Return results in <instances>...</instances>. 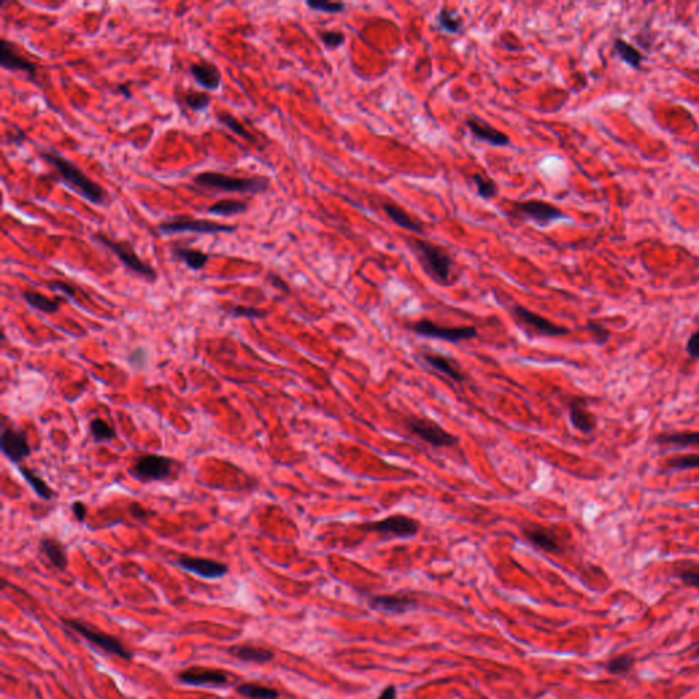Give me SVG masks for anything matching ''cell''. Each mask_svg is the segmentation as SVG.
<instances>
[{
  "label": "cell",
  "mask_w": 699,
  "mask_h": 699,
  "mask_svg": "<svg viewBox=\"0 0 699 699\" xmlns=\"http://www.w3.org/2000/svg\"><path fill=\"white\" fill-rule=\"evenodd\" d=\"M248 211H249V204L243 200H235V198L219 200L207 209V212L209 215L218 216V218H232V216L243 215Z\"/></svg>",
  "instance_id": "obj_28"
},
{
  "label": "cell",
  "mask_w": 699,
  "mask_h": 699,
  "mask_svg": "<svg viewBox=\"0 0 699 699\" xmlns=\"http://www.w3.org/2000/svg\"><path fill=\"white\" fill-rule=\"evenodd\" d=\"M405 426L411 435L435 448H451L458 444V437L448 433L433 419L411 417L405 419Z\"/></svg>",
  "instance_id": "obj_10"
},
{
  "label": "cell",
  "mask_w": 699,
  "mask_h": 699,
  "mask_svg": "<svg viewBox=\"0 0 699 699\" xmlns=\"http://www.w3.org/2000/svg\"><path fill=\"white\" fill-rule=\"evenodd\" d=\"M225 313L234 319H249V320H257L266 317L268 312L257 309L253 306H242V305H232L225 307Z\"/></svg>",
  "instance_id": "obj_40"
},
{
  "label": "cell",
  "mask_w": 699,
  "mask_h": 699,
  "mask_svg": "<svg viewBox=\"0 0 699 699\" xmlns=\"http://www.w3.org/2000/svg\"><path fill=\"white\" fill-rule=\"evenodd\" d=\"M656 444L672 448H689L699 445V432H675V433H660L656 439Z\"/></svg>",
  "instance_id": "obj_30"
},
{
  "label": "cell",
  "mask_w": 699,
  "mask_h": 699,
  "mask_svg": "<svg viewBox=\"0 0 699 699\" xmlns=\"http://www.w3.org/2000/svg\"><path fill=\"white\" fill-rule=\"evenodd\" d=\"M147 360V353L145 351V348L140 347L137 348L136 351L131 353V357H130V362L136 367V368H143L145 365Z\"/></svg>",
  "instance_id": "obj_48"
},
{
  "label": "cell",
  "mask_w": 699,
  "mask_h": 699,
  "mask_svg": "<svg viewBox=\"0 0 699 699\" xmlns=\"http://www.w3.org/2000/svg\"><path fill=\"white\" fill-rule=\"evenodd\" d=\"M510 314L515 320L516 324L524 328L530 333H536L540 336H547V337H557V336H565L570 333V330L561 326H557L552 323L551 320L543 317L541 314L534 313L533 310L514 303L510 306Z\"/></svg>",
  "instance_id": "obj_9"
},
{
  "label": "cell",
  "mask_w": 699,
  "mask_h": 699,
  "mask_svg": "<svg viewBox=\"0 0 699 699\" xmlns=\"http://www.w3.org/2000/svg\"><path fill=\"white\" fill-rule=\"evenodd\" d=\"M686 351L691 358L699 360V330H697L689 337L687 344H686Z\"/></svg>",
  "instance_id": "obj_46"
},
{
  "label": "cell",
  "mask_w": 699,
  "mask_h": 699,
  "mask_svg": "<svg viewBox=\"0 0 699 699\" xmlns=\"http://www.w3.org/2000/svg\"><path fill=\"white\" fill-rule=\"evenodd\" d=\"M522 533L526 537V540L537 549L552 554L564 553L565 548L561 538L557 536L554 530L547 526L537 523H526L522 526Z\"/></svg>",
  "instance_id": "obj_14"
},
{
  "label": "cell",
  "mask_w": 699,
  "mask_h": 699,
  "mask_svg": "<svg viewBox=\"0 0 699 699\" xmlns=\"http://www.w3.org/2000/svg\"><path fill=\"white\" fill-rule=\"evenodd\" d=\"M697 656H698V657H699V649H698V650H697Z\"/></svg>",
  "instance_id": "obj_53"
},
{
  "label": "cell",
  "mask_w": 699,
  "mask_h": 699,
  "mask_svg": "<svg viewBox=\"0 0 699 699\" xmlns=\"http://www.w3.org/2000/svg\"><path fill=\"white\" fill-rule=\"evenodd\" d=\"M422 360L425 361V364L428 367H431L436 371L447 376L448 378H451L455 383L460 384L466 378L465 373L458 368V365L451 358H448L445 355L436 354V353H425V354H422Z\"/></svg>",
  "instance_id": "obj_26"
},
{
  "label": "cell",
  "mask_w": 699,
  "mask_h": 699,
  "mask_svg": "<svg viewBox=\"0 0 699 699\" xmlns=\"http://www.w3.org/2000/svg\"><path fill=\"white\" fill-rule=\"evenodd\" d=\"M0 448L1 453L14 465H19L32 453V448L28 442L26 433L24 431L15 429L13 425L6 426L3 424Z\"/></svg>",
  "instance_id": "obj_13"
},
{
  "label": "cell",
  "mask_w": 699,
  "mask_h": 699,
  "mask_svg": "<svg viewBox=\"0 0 699 699\" xmlns=\"http://www.w3.org/2000/svg\"><path fill=\"white\" fill-rule=\"evenodd\" d=\"M48 289L54 290V291H61L63 294L66 295L67 298H74L75 294H77V290L75 287H73L72 284L66 283V282H61V280H54V282H49L48 284Z\"/></svg>",
  "instance_id": "obj_45"
},
{
  "label": "cell",
  "mask_w": 699,
  "mask_h": 699,
  "mask_svg": "<svg viewBox=\"0 0 699 699\" xmlns=\"http://www.w3.org/2000/svg\"><path fill=\"white\" fill-rule=\"evenodd\" d=\"M472 181L476 184L477 194L482 200H493L497 195V193H499L497 184L492 178H489L488 175L473 174Z\"/></svg>",
  "instance_id": "obj_38"
},
{
  "label": "cell",
  "mask_w": 699,
  "mask_h": 699,
  "mask_svg": "<svg viewBox=\"0 0 699 699\" xmlns=\"http://www.w3.org/2000/svg\"><path fill=\"white\" fill-rule=\"evenodd\" d=\"M118 90H119V93H122L124 97H127V99H130V97H131V92H130V89H129V86H127V85H119Z\"/></svg>",
  "instance_id": "obj_52"
},
{
  "label": "cell",
  "mask_w": 699,
  "mask_h": 699,
  "mask_svg": "<svg viewBox=\"0 0 699 699\" xmlns=\"http://www.w3.org/2000/svg\"><path fill=\"white\" fill-rule=\"evenodd\" d=\"M405 243L431 280L439 286L453 284L456 262L447 248L428 239L412 236L405 238Z\"/></svg>",
  "instance_id": "obj_2"
},
{
  "label": "cell",
  "mask_w": 699,
  "mask_h": 699,
  "mask_svg": "<svg viewBox=\"0 0 699 699\" xmlns=\"http://www.w3.org/2000/svg\"><path fill=\"white\" fill-rule=\"evenodd\" d=\"M160 235H175L182 232L194 234H234L238 227L234 224H225L219 221L194 219L190 216H177L171 220L161 221L157 227Z\"/></svg>",
  "instance_id": "obj_7"
},
{
  "label": "cell",
  "mask_w": 699,
  "mask_h": 699,
  "mask_svg": "<svg viewBox=\"0 0 699 699\" xmlns=\"http://www.w3.org/2000/svg\"><path fill=\"white\" fill-rule=\"evenodd\" d=\"M369 605L377 612L405 613L418 606V601L405 594H383L369 598Z\"/></svg>",
  "instance_id": "obj_19"
},
{
  "label": "cell",
  "mask_w": 699,
  "mask_h": 699,
  "mask_svg": "<svg viewBox=\"0 0 699 699\" xmlns=\"http://www.w3.org/2000/svg\"><path fill=\"white\" fill-rule=\"evenodd\" d=\"M410 331L431 339H440L451 343H459L463 340H472L479 336L476 327L465 326V327H442L431 320H418L408 326Z\"/></svg>",
  "instance_id": "obj_12"
},
{
  "label": "cell",
  "mask_w": 699,
  "mask_h": 699,
  "mask_svg": "<svg viewBox=\"0 0 699 699\" xmlns=\"http://www.w3.org/2000/svg\"><path fill=\"white\" fill-rule=\"evenodd\" d=\"M568 415L572 426L581 433H591L597 426V419L594 414L586 405V401L582 398H575L568 405Z\"/></svg>",
  "instance_id": "obj_21"
},
{
  "label": "cell",
  "mask_w": 699,
  "mask_h": 699,
  "mask_svg": "<svg viewBox=\"0 0 699 699\" xmlns=\"http://www.w3.org/2000/svg\"><path fill=\"white\" fill-rule=\"evenodd\" d=\"M216 119L220 124H223L225 129H228L231 133H234L235 136L241 137L242 140H245L248 143H255V137L252 136V133L231 112L224 110L218 111Z\"/></svg>",
  "instance_id": "obj_32"
},
{
  "label": "cell",
  "mask_w": 699,
  "mask_h": 699,
  "mask_svg": "<svg viewBox=\"0 0 699 699\" xmlns=\"http://www.w3.org/2000/svg\"><path fill=\"white\" fill-rule=\"evenodd\" d=\"M236 693L245 698L249 699H278L280 693L276 689L268 687L265 684L246 682L236 687Z\"/></svg>",
  "instance_id": "obj_31"
},
{
  "label": "cell",
  "mask_w": 699,
  "mask_h": 699,
  "mask_svg": "<svg viewBox=\"0 0 699 699\" xmlns=\"http://www.w3.org/2000/svg\"><path fill=\"white\" fill-rule=\"evenodd\" d=\"M677 578L687 586L690 588H696V589L699 590V570H691V568H686V570H680L677 574Z\"/></svg>",
  "instance_id": "obj_43"
},
{
  "label": "cell",
  "mask_w": 699,
  "mask_h": 699,
  "mask_svg": "<svg viewBox=\"0 0 699 699\" xmlns=\"http://www.w3.org/2000/svg\"><path fill=\"white\" fill-rule=\"evenodd\" d=\"M72 513H73L74 517L75 520L78 522H83L85 517H86V514H88V510L85 507V504L82 501H74L72 504Z\"/></svg>",
  "instance_id": "obj_49"
},
{
  "label": "cell",
  "mask_w": 699,
  "mask_h": 699,
  "mask_svg": "<svg viewBox=\"0 0 699 699\" xmlns=\"http://www.w3.org/2000/svg\"><path fill=\"white\" fill-rule=\"evenodd\" d=\"M19 473H21L22 479H25L31 485V488L33 489V492L36 493L40 499L47 500V501H49V500L54 499V496H55L54 489L44 479H40L36 473H33L32 470H29L25 466H19Z\"/></svg>",
  "instance_id": "obj_33"
},
{
  "label": "cell",
  "mask_w": 699,
  "mask_h": 699,
  "mask_svg": "<svg viewBox=\"0 0 699 699\" xmlns=\"http://www.w3.org/2000/svg\"><path fill=\"white\" fill-rule=\"evenodd\" d=\"M62 620H63L65 626L69 627L72 631L81 635L83 639H86L92 645H95L102 652H104L107 654H112V656H118L123 660L133 659V653L118 638L112 636L110 634H106L102 629L92 627L82 620H78V619H69L67 618V619H62Z\"/></svg>",
  "instance_id": "obj_6"
},
{
  "label": "cell",
  "mask_w": 699,
  "mask_h": 699,
  "mask_svg": "<svg viewBox=\"0 0 699 699\" xmlns=\"http://www.w3.org/2000/svg\"><path fill=\"white\" fill-rule=\"evenodd\" d=\"M268 279L271 280V283H272V286H273V287H276V289H279V290H282V291H289V286H287V283H286V282H284L280 276H278L276 273H269V275H268Z\"/></svg>",
  "instance_id": "obj_50"
},
{
  "label": "cell",
  "mask_w": 699,
  "mask_h": 699,
  "mask_svg": "<svg viewBox=\"0 0 699 699\" xmlns=\"http://www.w3.org/2000/svg\"><path fill=\"white\" fill-rule=\"evenodd\" d=\"M92 241L104 249L110 250L119 262L133 275L147 280L149 283H154L159 278L157 271L136 252L133 243L129 239H116L109 234L102 231H96L92 234Z\"/></svg>",
  "instance_id": "obj_4"
},
{
  "label": "cell",
  "mask_w": 699,
  "mask_h": 699,
  "mask_svg": "<svg viewBox=\"0 0 699 699\" xmlns=\"http://www.w3.org/2000/svg\"><path fill=\"white\" fill-rule=\"evenodd\" d=\"M668 472H684L699 469V453L680 455L669 459L665 465Z\"/></svg>",
  "instance_id": "obj_37"
},
{
  "label": "cell",
  "mask_w": 699,
  "mask_h": 699,
  "mask_svg": "<svg viewBox=\"0 0 699 699\" xmlns=\"http://www.w3.org/2000/svg\"><path fill=\"white\" fill-rule=\"evenodd\" d=\"M175 460L168 456L147 453L140 456L131 467V474L144 482L168 479L175 470Z\"/></svg>",
  "instance_id": "obj_11"
},
{
  "label": "cell",
  "mask_w": 699,
  "mask_h": 699,
  "mask_svg": "<svg viewBox=\"0 0 699 699\" xmlns=\"http://www.w3.org/2000/svg\"><path fill=\"white\" fill-rule=\"evenodd\" d=\"M22 298L31 307L36 309L41 313H45V314H54V313L59 312L61 303L63 300V298H61V296L59 298H48L45 295L33 291V290L24 291Z\"/></svg>",
  "instance_id": "obj_29"
},
{
  "label": "cell",
  "mask_w": 699,
  "mask_h": 699,
  "mask_svg": "<svg viewBox=\"0 0 699 699\" xmlns=\"http://www.w3.org/2000/svg\"><path fill=\"white\" fill-rule=\"evenodd\" d=\"M38 551L48 560V563L59 571L67 567V553L63 544L54 537H42L38 544Z\"/></svg>",
  "instance_id": "obj_25"
},
{
  "label": "cell",
  "mask_w": 699,
  "mask_h": 699,
  "mask_svg": "<svg viewBox=\"0 0 699 699\" xmlns=\"http://www.w3.org/2000/svg\"><path fill=\"white\" fill-rule=\"evenodd\" d=\"M38 156L56 171L58 181L66 184L75 194L97 207L110 205V194L103 186L90 179L74 161L55 149H41Z\"/></svg>",
  "instance_id": "obj_1"
},
{
  "label": "cell",
  "mask_w": 699,
  "mask_h": 699,
  "mask_svg": "<svg viewBox=\"0 0 699 699\" xmlns=\"http://www.w3.org/2000/svg\"><path fill=\"white\" fill-rule=\"evenodd\" d=\"M188 72L195 83L207 90H216L221 85L220 69L211 61L191 63Z\"/></svg>",
  "instance_id": "obj_20"
},
{
  "label": "cell",
  "mask_w": 699,
  "mask_h": 699,
  "mask_svg": "<svg viewBox=\"0 0 699 699\" xmlns=\"http://www.w3.org/2000/svg\"><path fill=\"white\" fill-rule=\"evenodd\" d=\"M182 100H184V106L190 110L204 111L211 106L212 96L207 92L188 89L184 92Z\"/></svg>",
  "instance_id": "obj_36"
},
{
  "label": "cell",
  "mask_w": 699,
  "mask_h": 699,
  "mask_svg": "<svg viewBox=\"0 0 699 699\" xmlns=\"http://www.w3.org/2000/svg\"><path fill=\"white\" fill-rule=\"evenodd\" d=\"M357 527L362 531L377 533V534L388 537V538H392V537L410 538V537H414L419 533L421 523L411 516L395 514V515L387 516L381 520H374V522H367V523L358 524Z\"/></svg>",
  "instance_id": "obj_8"
},
{
  "label": "cell",
  "mask_w": 699,
  "mask_h": 699,
  "mask_svg": "<svg viewBox=\"0 0 699 699\" xmlns=\"http://www.w3.org/2000/svg\"><path fill=\"white\" fill-rule=\"evenodd\" d=\"M129 511H130V515L133 516L136 520H147V517L153 515L152 511H147V508H144L143 506H140L137 503L130 504Z\"/></svg>",
  "instance_id": "obj_47"
},
{
  "label": "cell",
  "mask_w": 699,
  "mask_h": 699,
  "mask_svg": "<svg viewBox=\"0 0 699 699\" xmlns=\"http://www.w3.org/2000/svg\"><path fill=\"white\" fill-rule=\"evenodd\" d=\"M171 255L174 259L181 261L191 271H201L209 261V255L200 249L190 248L184 241H178L171 245Z\"/></svg>",
  "instance_id": "obj_24"
},
{
  "label": "cell",
  "mask_w": 699,
  "mask_h": 699,
  "mask_svg": "<svg viewBox=\"0 0 699 699\" xmlns=\"http://www.w3.org/2000/svg\"><path fill=\"white\" fill-rule=\"evenodd\" d=\"M306 7L313 11L327 13V14H342L346 10V4L342 1H330V0H307Z\"/></svg>",
  "instance_id": "obj_41"
},
{
  "label": "cell",
  "mask_w": 699,
  "mask_h": 699,
  "mask_svg": "<svg viewBox=\"0 0 699 699\" xmlns=\"http://www.w3.org/2000/svg\"><path fill=\"white\" fill-rule=\"evenodd\" d=\"M227 653L242 663L266 664L275 659V653L266 648H261L249 643H239L231 646Z\"/></svg>",
  "instance_id": "obj_23"
},
{
  "label": "cell",
  "mask_w": 699,
  "mask_h": 699,
  "mask_svg": "<svg viewBox=\"0 0 699 699\" xmlns=\"http://www.w3.org/2000/svg\"><path fill=\"white\" fill-rule=\"evenodd\" d=\"M398 697V691H396V687L395 686H388L383 690V693L378 696L377 699H396Z\"/></svg>",
  "instance_id": "obj_51"
},
{
  "label": "cell",
  "mask_w": 699,
  "mask_h": 699,
  "mask_svg": "<svg viewBox=\"0 0 699 699\" xmlns=\"http://www.w3.org/2000/svg\"><path fill=\"white\" fill-rule=\"evenodd\" d=\"M175 564L184 571H188L194 575H198L204 579H219L227 575L228 565L205 557H191V556H181L177 559Z\"/></svg>",
  "instance_id": "obj_17"
},
{
  "label": "cell",
  "mask_w": 699,
  "mask_h": 699,
  "mask_svg": "<svg viewBox=\"0 0 699 699\" xmlns=\"http://www.w3.org/2000/svg\"><path fill=\"white\" fill-rule=\"evenodd\" d=\"M588 330H589L590 333L593 335L594 340L598 343V344H604L609 340L611 337V332L608 331L606 328H604L601 324L598 323H589L588 324Z\"/></svg>",
  "instance_id": "obj_44"
},
{
  "label": "cell",
  "mask_w": 699,
  "mask_h": 699,
  "mask_svg": "<svg viewBox=\"0 0 699 699\" xmlns=\"http://www.w3.org/2000/svg\"><path fill=\"white\" fill-rule=\"evenodd\" d=\"M178 680L188 686L223 687L230 683V675L223 669L193 665L178 673Z\"/></svg>",
  "instance_id": "obj_15"
},
{
  "label": "cell",
  "mask_w": 699,
  "mask_h": 699,
  "mask_svg": "<svg viewBox=\"0 0 699 699\" xmlns=\"http://www.w3.org/2000/svg\"><path fill=\"white\" fill-rule=\"evenodd\" d=\"M0 66L4 70L22 72V73L28 74L31 77V79L33 82H36L38 66L35 62L28 59L25 55H22L17 49L14 42H11L6 38L0 40Z\"/></svg>",
  "instance_id": "obj_16"
},
{
  "label": "cell",
  "mask_w": 699,
  "mask_h": 699,
  "mask_svg": "<svg viewBox=\"0 0 699 699\" xmlns=\"http://www.w3.org/2000/svg\"><path fill=\"white\" fill-rule=\"evenodd\" d=\"M319 37H320L323 45L330 51L339 49L340 47H343V44L346 41V35L339 31H323V32H319Z\"/></svg>",
  "instance_id": "obj_42"
},
{
  "label": "cell",
  "mask_w": 699,
  "mask_h": 699,
  "mask_svg": "<svg viewBox=\"0 0 699 699\" xmlns=\"http://www.w3.org/2000/svg\"><path fill=\"white\" fill-rule=\"evenodd\" d=\"M193 182L198 187L211 188L223 193L238 194H262L271 188V181L266 177H234L218 171L198 172Z\"/></svg>",
  "instance_id": "obj_3"
},
{
  "label": "cell",
  "mask_w": 699,
  "mask_h": 699,
  "mask_svg": "<svg viewBox=\"0 0 699 699\" xmlns=\"http://www.w3.org/2000/svg\"><path fill=\"white\" fill-rule=\"evenodd\" d=\"M612 51L613 54L620 58L626 65H628L634 70H641L642 63L645 61V56L639 52L636 47L629 44L627 40L622 37H616L612 44Z\"/></svg>",
  "instance_id": "obj_27"
},
{
  "label": "cell",
  "mask_w": 699,
  "mask_h": 699,
  "mask_svg": "<svg viewBox=\"0 0 699 699\" xmlns=\"http://www.w3.org/2000/svg\"><path fill=\"white\" fill-rule=\"evenodd\" d=\"M465 123L473 138L477 141H482L485 144L497 147H508L511 144V140L506 133L490 126L488 122L482 120L479 116H469L466 118Z\"/></svg>",
  "instance_id": "obj_18"
},
{
  "label": "cell",
  "mask_w": 699,
  "mask_h": 699,
  "mask_svg": "<svg viewBox=\"0 0 699 699\" xmlns=\"http://www.w3.org/2000/svg\"><path fill=\"white\" fill-rule=\"evenodd\" d=\"M89 432H90L93 442H97V444L112 442L116 439L115 428L107 421H104L103 418H93L89 422Z\"/></svg>",
  "instance_id": "obj_35"
},
{
  "label": "cell",
  "mask_w": 699,
  "mask_h": 699,
  "mask_svg": "<svg viewBox=\"0 0 699 699\" xmlns=\"http://www.w3.org/2000/svg\"><path fill=\"white\" fill-rule=\"evenodd\" d=\"M383 212L388 218V220L392 221L395 225L403 228L405 231H411L415 234H424L425 231V224L422 221L417 220L412 218L405 208H402L398 204H394L391 201H385L381 205Z\"/></svg>",
  "instance_id": "obj_22"
},
{
  "label": "cell",
  "mask_w": 699,
  "mask_h": 699,
  "mask_svg": "<svg viewBox=\"0 0 699 699\" xmlns=\"http://www.w3.org/2000/svg\"><path fill=\"white\" fill-rule=\"evenodd\" d=\"M635 665V659L628 654H620L613 659H611L608 663L605 664V669L615 676H623L632 670Z\"/></svg>",
  "instance_id": "obj_39"
},
{
  "label": "cell",
  "mask_w": 699,
  "mask_h": 699,
  "mask_svg": "<svg viewBox=\"0 0 699 699\" xmlns=\"http://www.w3.org/2000/svg\"><path fill=\"white\" fill-rule=\"evenodd\" d=\"M437 25L448 35H459L465 28L462 18L445 7H442L437 14Z\"/></svg>",
  "instance_id": "obj_34"
},
{
  "label": "cell",
  "mask_w": 699,
  "mask_h": 699,
  "mask_svg": "<svg viewBox=\"0 0 699 699\" xmlns=\"http://www.w3.org/2000/svg\"><path fill=\"white\" fill-rule=\"evenodd\" d=\"M508 215L516 220L530 221L538 227H548L553 223L567 219V215L559 207L536 198L516 201Z\"/></svg>",
  "instance_id": "obj_5"
}]
</instances>
